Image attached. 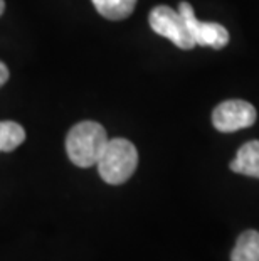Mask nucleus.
I'll return each mask as SVG.
<instances>
[{"instance_id": "1", "label": "nucleus", "mask_w": 259, "mask_h": 261, "mask_svg": "<svg viewBox=\"0 0 259 261\" xmlns=\"http://www.w3.org/2000/svg\"><path fill=\"white\" fill-rule=\"evenodd\" d=\"M108 140L106 130L98 121H81L66 137V152L74 165L88 169L98 164Z\"/></svg>"}, {"instance_id": "4", "label": "nucleus", "mask_w": 259, "mask_h": 261, "mask_svg": "<svg viewBox=\"0 0 259 261\" xmlns=\"http://www.w3.org/2000/svg\"><path fill=\"white\" fill-rule=\"evenodd\" d=\"M257 118L256 108L244 99H227L219 103L212 112L214 128L222 133H234L254 125Z\"/></svg>"}, {"instance_id": "6", "label": "nucleus", "mask_w": 259, "mask_h": 261, "mask_svg": "<svg viewBox=\"0 0 259 261\" xmlns=\"http://www.w3.org/2000/svg\"><path fill=\"white\" fill-rule=\"evenodd\" d=\"M229 167L236 174H242L247 177L259 179V140L246 142L242 145Z\"/></svg>"}, {"instance_id": "5", "label": "nucleus", "mask_w": 259, "mask_h": 261, "mask_svg": "<svg viewBox=\"0 0 259 261\" xmlns=\"http://www.w3.org/2000/svg\"><path fill=\"white\" fill-rule=\"evenodd\" d=\"M179 12L184 17L195 46H207L212 49H222L229 42V32L217 22H200L195 17L194 7L189 2H180Z\"/></svg>"}, {"instance_id": "11", "label": "nucleus", "mask_w": 259, "mask_h": 261, "mask_svg": "<svg viewBox=\"0 0 259 261\" xmlns=\"http://www.w3.org/2000/svg\"><path fill=\"white\" fill-rule=\"evenodd\" d=\"M4 10H5V2L4 0H0V15L4 14Z\"/></svg>"}, {"instance_id": "9", "label": "nucleus", "mask_w": 259, "mask_h": 261, "mask_svg": "<svg viewBox=\"0 0 259 261\" xmlns=\"http://www.w3.org/2000/svg\"><path fill=\"white\" fill-rule=\"evenodd\" d=\"M25 140V130L15 121H0V152H12Z\"/></svg>"}, {"instance_id": "7", "label": "nucleus", "mask_w": 259, "mask_h": 261, "mask_svg": "<svg viewBox=\"0 0 259 261\" xmlns=\"http://www.w3.org/2000/svg\"><path fill=\"white\" fill-rule=\"evenodd\" d=\"M231 261H259V231L247 229L238 238Z\"/></svg>"}, {"instance_id": "8", "label": "nucleus", "mask_w": 259, "mask_h": 261, "mask_svg": "<svg viewBox=\"0 0 259 261\" xmlns=\"http://www.w3.org/2000/svg\"><path fill=\"white\" fill-rule=\"evenodd\" d=\"M96 10L109 20H123L135 10L136 0H91Z\"/></svg>"}, {"instance_id": "3", "label": "nucleus", "mask_w": 259, "mask_h": 261, "mask_svg": "<svg viewBox=\"0 0 259 261\" xmlns=\"http://www.w3.org/2000/svg\"><path fill=\"white\" fill-rule=\"evenodd\" d=\"M148 22H150L153 32H157L162 37H167L168 41H172L175 46L184 49V51H190L195 47L194 39H192L179 10H174L168 5H157L148 15Z\"/></svg>"}, {"instance_id": "10", "label": "nucleus", "mask_w": 259, "mask_h": 261, "mask_svg": "<svg viewBox=\"0 0 259 261\" xmlns=\"http://www.w3.org/2000/svg\"><path fill=\"white\" fill-rule=\"evenodd\" d=\"M9 80V68L0 61V88H2Z\"/></svg>"}, {"instance_id": "2", "label": "nucleus", "mask_w": 259, "mask_h": 261, "mask_svg": "<svg viewBox=\"0 0 259 261\" xmlns=\"http://www.w3.org/2000/svg\"><path fill=\"white\" fill-rule=\"evenodd\" d=\"M96 165L101 179L106 184H125L135 174L138 165V152L133 143L126 138H111L108 140Z\"/></svg>"}]
</instances>
